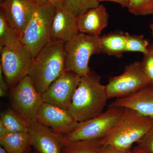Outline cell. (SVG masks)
Instances as JSON below:
<instances>
[{
	"instance_id": "1",
	"label": "cell",
	"mask_w": 153,
	"mask_h": 153,
	"mask_svg": "<svg viewBox=\"0 0 153 153\" xmlns=\"http://www.w3.org/2000/svg\"><path fill=\"white\" fill-rule=\"evenodd\" d=\"M108 99L105 85L93 71L80 78L67 111L78 122L89 120L104 111Z\"/></svg>"
},
{
	"instance_id": "2",
	"label": "cell",
	"mask_w": 153,
	"mask_h": 153,
	"mask_svg": "<svg viewBox=\"0 0 153 153\" xmlns=\"http://www.w3.org/2000/svg\"><path fill=\"white\" fill-rule=\"evenodd\" d=\"M65 43L52 41L33 57L28 76L42 95L65 72Z\"/></svg>"
},
{
	"instance_id": "3",
	"label": "cell",
	"mask_w": 153,
	"mask_h": 153,
	"mask_svg": "<svg viewBox=\"0 0 153 153\" xmlns=\"http://www.w3.org/2000/svg\"><path fill=\"white\" fill-rule=\"evenodd\" d=\"M153 127V119L125 108L124 112L112 130L101 139L102 144L111 145L122 150H130Z\"/></svg>"
},
{
	"instance_id": "4",
	"label": "cell",
	"mask_w": 153,
	"mask_h": 153,
	"mask_svg": "<svg viewBox=\"0 0 153 153\" xmlns=\"http://www.w3.org/2000/svg\"><path fill=\"white\" fill-rule=\"evenodd\" d=\"M65 71L80 77L90 72L88 66L92 55L102 53L100 36L79 33L65 43Z\"/></svg>"
},
{
	"instance_id": "5",
	"label": "cell",
	"mask_w": 153,
	"mask_h": 153,
	"mask_svg": "<svg viewBox=\"0 0 153 153\" xmlns=\"http://www.w3.org/2000/svg\"><path fill=\"white\" fill-rule=\"evenodd\" d=\"M55 11L56 8L48 1L40 5L25 28L21 41L33 57L51 41Z\"/></svg>"
},
{
	"instance_id": "6",
	"label": "cell",
	"mask_w": 153,
	"mask_h": 153,
	"mask_svg": "<svg viewBox=\"0 0 153 153\" xmlns=\"http://www.w3.org/2000/svg\"><path fill=\"white\" fill-rule=\"evenodd\" d=\"M125 108L110 105L107 109L89 120L79 123L78 126L64 136L68 142L102 139L112 130L120 119Z\"/></svg>"
},
{
	"instance_id": "7",
	"label": "cell",
	"mask_w": 153,
	"mask_h": 153,
	"mask_svg": "<svg viewBox=\"0 0 153 153\" xmlns=\"http://www.w3.org/2000/svg\"><path fill=\"white\" fill-rule=\"evenodd\" d=\"M0 52V68L11 90L28 76L33 57L21 40L3 47Z\"/></svg>"
},
{
	"instance_id": "8",
	"label": "cell",
	"mask_w": 153,
	"mask_h": 153,
	"mask_svg": "<svg viewBox=\"0 0 153 153\" xmlns=\"http://www.w3.org/2000/svg\"><path fill=\"white\" fill-rule=\"evenodd\" d=\"M150 85L141 62L135 61L126 65L123 73L110 77L105 90L108 99L123 98Z\"/></svg>"
},
{
	"instance_id": "9",
	"label": "cell",
	"mask_w": 153,
	"mask_h": 153,
	"mask_svg": "<svg viewBox=\"0 0 153 153\" xmlns=\"http://www.w3.org/2000/svg\"><path fill=\"white\" fill-rule=\"evenodd\" d=\"M10 90L13 110L29 123L36 121L38 111L44 101L30 76H26Z\"/></svg>"
},
{
	"instance_id": "10",
	"label": "cell",
	"mask_w": 153,
	"mask_h": 153,
	"mask_svg": "<svg viewBox=\"0 0 153 153\" xmlns=\"http://www.w3.org/2000/svg\"><path fill=\"white\" fill-rule=\"evenodd\" d=\"M81 77L65 71L42 94L44 102L67 111L71 104Z\"/></svg>"
},
{
	"instance_id": "11",
	"label": "cell",
	"mask_w": 153,
	"mask_h": 153,
	"mask_svg": "<svg viewBox=\"0 0 153 153\" xmlns=\"http://www.w3.org/2000/svg\"><path fill=\"white\" fill-rule=\"evenodd\" d=\"M39 6L35 0H0L1 10L20 39Z\"/></svg>"
},
{
	"instance_id": "12",
	"label": "cell",
	"mask_w": 153,
	"mask_h": 153,
	"mask_svg": "<svg viewBox=\"0 0 153 153\" xmlns=\"http://www.w3.org/2000/svg\"><path fill=\"white\" fill-rule=\"evenodd\" d=\"M36 120L60 134L70 133L79 124L66 110L45 102L39 109Z\"/></svg>"
},
{
	"instance_id": "13",
	"label": "cell",
	"mask_w": 153,
	"mask_h": 153,
	"mask_svg": "<svg viewBox=\"0 0 153 153\" xmlns=\"http://www.w3.org/2000/svg\"><path fill=\"white\" fill-rule=\"evenodd\" d=\"M31 144L40 153H62L65 137L56 133L37 120L29 124Z\"/></svg>"
},
{
	"instance_id": "14",
	"label": "cell",
	"mask_w": 153,
	"mask_h": 153,
	"mask_svg": "<svg viewBox=\"0 0 153 153\" xmlns=\"http://www.w3.org/2000/svg\"><path fill=\"white\" fill-rule=\"evenodd\" d=\"M76 15L65 6L56 8L51 40L66 43L79 33Z\"/></svg>"
},
{
	"instance_id": "15",
	"label": "cell",
	"mask_w": 153,
	"mask_h": 153,
	"mask_svg": "<svg viewBox=\"0 0 153 153\" xmlns=\"http://www.w3.org/2000/svg\"><path fill=\"white\" fill-rule=\"evenodd\" d=\"M110 105L129 108L153 119V86L149 85L126 97L117 99Z\"/></svg>"
},
{
	"instance_id": "16",
	"label": "cell",
	"mask_w": 153,
	"mask_h": 153,
	"mask_svg": "<svg viewBox=\"0 0 153 153\" xmlns=\"http://www.w3.org/2000/svg\"><path fill=\"white\" fill-rule=\"evenodd\" d=\"M109 15L103 5L88 10L77 18L79 33L100 36L108 25Z\"/></svg>"
},
{
	"instance_id": "17",
	"label": "cell",
	"mask_w": 153,
	"mask_h": 153,
	"mask_svg": "<svg viewBox=\"0 0 153 153\" xmlns=\"http://www.w3.org/2000/svg\"><path fill=\"white\" fill-rule=\"evenodd\" d=\"M126 33L111 32L100 36L102 53L110 56L120 57L125 52Z\"/></svg>"
},
{
	"instance_id": "18",
	"label": "cell",
	"mask_w": 153,
	"mask_h": 153,
	"mask_svg": "<svg viewBox=\"0 0 153 153\" xmlns=\"http://www.w3.org/2000/svg\"><path fill=\"white\" fill-rule=\"evenodd\" d=\"M0 144L9 153L24 152L31 145L28 132L9 133L0 137Z\"/></svg>"
},
{
	"instance_id": "19",
	"label": "cell",
	"mask_w": 153,
	"mask_h": 153,
	"mask_svg": "<svg viewBox=\"0 0 153 153\" xmlns=\"http://www.w3.org/2000/svg\"><path fill=\"white\" fill-rule=\"evenodd\" d=\"M9 133L28 132L29 123L14 110L1 113V120Z\"/></svg>"
},
{
	"instance_id": "20",
	"label": "cell",
	"mask_w": 153,
	"mask_h": 153,
	"mask_svg": "<svg viewBox=\"0 0 153 153\" xmlns=\"http://www.w3.org/2000/svg\"><path fill=\"white\" fill-rule=\"evenodd\" d=\"M101 139L68 142L65 140L62 153H99L102 146Z\"/></svg>"
},
{
	"instance_id": "21",
	"label": "cell",
	"mask_w": 153,
	"mask_h": 153,
	"mask_svg": "<svg viewBox=\"0 0 153 153\" xmlns=\"http://www.w3.org/2000/svg\"><path fill=\"white\" fill-rule=\"evenodd\" d=\"M20 37L0 10V49L20 41Z\"/></svg>"
},
{
	"instance_id": "22",
	"label": "cell",
	"mask_w": 153,
	"mask_h": 153,
	"mask_svg": "<svg viewBox=\"0 0 153 153\" xmlns=\"http://www.w3.org/2000/svg\"><path fill=\"white\" fill-rule=\"evenodd\" d=\"M125 52H139L144 55L149 52V43L143 35H131L126 33Z\"/></svg>"
},
{
	"instance_id": "23",
	"label": "cell",
	"mask_w": 153,
	"mask_h": 153,
	"mask_svg": "<svg viewBox=\"0 0 153 153\" xmlns=\"http://www.w3.org/2000/svg\"><path fill=\"white\" fill-rule=\"evenodd\" d=\"M99 5L97 0H64V6L77 17Z\"/></svg>"
},
{
	"instance_id": "24",
	"label": "cell",
	"mask_w": 153,
	"mask_h": 153,
	"mask_svg": "<svg viewBox=\"0 0 153 153\" xmlns=\"http://www.w3.org/2000/svg\"><path fill=\"white\" fill-rule=\"evenodd\" d=\"M127 9L135 16L153 15V0H131Z\"/></svg>"
},
{
	"instance_id": "25",
	"label": "cell",
	"mask_w": 153,
	"mask_h": 153,
	"mask_svg": "<svg viewBox=\"0 0 153 153\" xmlns=\"http://www.w3.org/2000/svg\"><path fill=\"white\" fill-rule=\"evenodd\" d=\"M142 66L145 74L146 75L150 85L153 86V50L149 48V52L144 55L141 61Z\"/></svg>"
},
{
	"instance_id": "26",
	"label": "cell",
	"mask_w": 153,
	"mask_h": 153,
	"mask_svg": "<svg viewBox=\"0 0 153 153\" xmlns=\"http://www.w3.org/2000/svg\"><path fill=\"white\" fill-rule=\"evenodd\" d=\"M137 146L150 153H153V127L137 143Z\"/></svg>"
},
{
	"instance_id": "27",
	"label": "cell",
	"mask_w": 153,
	"mask_h": 153,
	"mask_svg": "<svg viewBox=\"0 0 153 153\" xmlns=\"http://www.w3.org/2000/svg\"><path fill=\"white\" fill-rule=\"evenodd\" d=\"M99 153H133L131 150H122L111 145H102Z\"/></svg>"
},
{
	"instance_id": "28",
	"label": "cell",
	"mask_w": 153,
	"mask_h": 153,
	"mask_svg": "<svg viewBox=\"0 0 153 153\" xmlns=\"http://www.w3.org/2000/svg\"><path fill=\"white\" fill-rule=\"evenodd\" d=\"M100 3L102 1H110L117 3L120 5L122 7H128L131 0H97Z\"/></svg>"
},
{
	"instance_id": "29",
	"label": "cell",
	"mask_w": 153,
	"mask_h": 153,
	"mask_svg": "<svg viewBox=\"0 0 153 153\" xmlns=\"http://www.w3.org/2000/svg\"><path fill=\"white\" fill-rule=\"evenodd\" d=\"M8 88L4 78L2 71L1 69L0 68V90H2L6 92Z\"/></svg>"
},
{
	"instance_id": "30",
	"label": "cell",
	"mask_w": 153,
	"mask_h": 153,
	"mask_svg": "<svg viewBox=\"0 0 153 153\" xmlns=\"http://www.w3.org/2000/svg\"><path fill=\"white\" fill-rule=\"evenodd\" d=\"M48 2L56 8L64 6V0H48Z\"/></svg>"
},
{
	"instance_id": "31",
	"label": "cell",
	"mask_w": 153,
	"mask_h": 153,
	"mask_svg": "<svg viewBox=\"0 0 153 153\" xmlns=\"http://www.w3.org/2000/svg\"><path fill=\"white\" fill-rule=\"evenodd\" d=\"M7 128L1 120H0V137L4 136L8 134Z\"/></svg>"
},
{
	"instance_id": "32",
	"label": "cell",
	"mask_w": 153,
	"mask_h": 153,
	"mask_svg": "<svg viewBox=\"0 0 153 153\" xmlns=\"http://www.w3.org/2000/svg\"><path fill=\"white\" fill-rule=\"evenodd\" d=\"M132 152L134 153H150L143 149L137 146L134 148Z\"/></svg>"
},
{
	"instance_id": "33",
	"label": "cell",
	"mask_w": 153,
	"mask_h": 153,
	"mask_svg": "<svg viewBox=\"0 0 153 153\" xmlns=\"http://www.w3.org/2000/svg\"><path fill=\"white\" fill-rule=\"evenodd\" d=\"M35 1L39 5L43 4L48 1V0H35Z\"/></svg>"
},
{
	"instance_id": "34",
	"label": "cell",
	"mask_w": 153,
	"mask_h": 153,
	"mask_svg": "<svg viewBox=\"0 0 153 153\" xmlns=\"http://www.w3.org/2000/svg\"><path fill=\"white\" fill-rule=\"evenodd\" d=\"M0 153H9L4 148H3L2 146H1L0 147Z\"/></svg>"
},
{
	"instance_id": "35",
	"label": "cell",
	"mask_w": 153,
	"mask_h": 153,
	"mask_svg": "<svg viewBox=\"0 0 153 153\" xmlns=\"http://www.w3.org/2000/svg\"><path fill=\"white\" fill-rule=\"evenodd\" d=\"M6 92L1 90H0V95L1 97H3L4 96L6 95Z\"/></svg>"
},
{
	"instance_id": "36",
	"label": "cell",
	"mask_w": 153,
	"mask_h": 153,
	"mask_svg": "<svg viewBox=\"0 0 153 153\" xmlns=\"http://www.w3.org/2000/svg\"><path fill=\"white\" fill-rule=\"evenodd\" d=\"M150 28L152 35L153 36V23H152V24L150 25Z\"/></svg>"
},
{
	"instance_id": "37",
	"label": "cell",
	"mask_w": 153,
	"mask_h": 153,
	"mask_svg": "<svg viewBox=\"0 0 153 153\" xmlns=\"http://www.w3.org/2000/svg\"><path fill=\"white\" fill-rule=\"evenodd\" d=\"M22 153H28V150L26 151V152H24Z\"/></svg>"
},
{
	"instance_id": "38",
	"label": "cell",
	"mask_w": 153,
	"mask_h": 153,
	"mask_svg": "<svg viewBox=\"0 0 153 153\" xmlns=\"http://www.w3.org/2000/svg\"><path fill=\"white\" fill-rule=\"evenodd\" d=\"M151 49H153V46H152V47H151Z\"/></svg>"
},
{
	"instance_id": "39",
	"label": "cell",
	"mask_w": 153,
	"mask_h": 153,
	"mask_svg": "<svg viewBox=\"0 0 153 153\" xmlns=\"http://www.w3.org/2000/svg\"></svg>"
}]
</instances>
